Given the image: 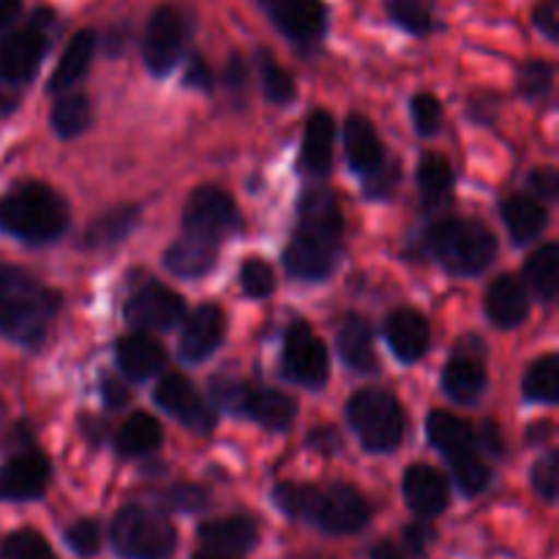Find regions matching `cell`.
Returning a JSON list of instances; mask_svg holds the SVG:
<instances>
[{"instance_id": "1", "label": "cell", "mask_w": 559, "mask_h": 559, "mask_svg": "<svg viewBox=\"0 0 559 559\" xmlns=\"http://www.w3.org/2000/svg\"><path fill=\"white\" fill-rule=\"evenodd\" d=\"M58 309V293L22 267L0 262V336L27 349L41 347Z\"/></svg>"}, {"instance_id": "2", "label": "cell", "mask_w": 559, "mask_h": 559, "mask_svg": "<svg viewBox=\"0 0 559 559\" xmlns=\"http://www.w3.org/2000/svg\"><path fill=\"white\" fill-rule=\"evenodd\" d=\"M69 227V207L44 183H20L0 197V233L22 243H49Z\"/></svg>"}, {"instance_id": "3", "label": "cell", "mask_w": 559, "mask_h": 559, "mask_svg": "<svg viewBox=\"0 0 559 559\" xmlns=\"http://www.w3.org/2000/svg\"><path fill=\"white\" fill-rule=\"evenodd\" d=\"M424 243L445 271L459 276H475L486 271L497 254V238L489 227L473 218H440L426 229Z\"/></svg>"}, {"instance_id": "4", "label": "cell", "mask_w": 559, "mask_h": 559, "mask_svg": "<svg viewBox=\"0 0 559 559\" xmlns=\"http://www.w3.org/2000/svg\"><path fill=\"white\" fill-rule=\"evenodd\" d=\"M426 435H429L431 445L451 464L453 480L464 495H480L489 486V467L480 462L478 442H475V431L469 429V424H464L456 415L437 409L426 420Z\"/></svg>"}, {"instance_id": "5", "label": "cell", "mask_w": 559, "mask_h": 559, "mask_svg": "<svg viewBox=\"0 0 559 559\" xmlns=\"http://www.w3.org/2000/svg\"><path fill=\"white\" fill-rule=\"evenodd\" d=\"M347 420L358 435L360 445L371 453H388L399 448L407 431V418H404L402 404L396 396L380 388L358 391L347 404Z\"/></svg>"}, {"instance_id": "6", "label": "cell", "mask_w": 559, "mask_h": 559, "mask_svg": "<svg viewBox=\"0 0 559 559\" xmlns=\"http://www.w3.org/2000/svg\"><path fill=\"white\" fill-rule=\"evenodd\" d=\"M109 538L112 549L123 559H167L178 544L173 522L142 506L120 508Z\"/></svg>"}, {"instance_id": "7", "label": "cell", "mask_w": 559, "mask_h": 559, "mask_svg": "<svg viewBox=\"0 0 559 559\" xmlns=\"http://www.w3.org/2000/svg\"><path fill=\"white\" fill-rule=\"evenodd\" d=\"M211 396L227 413L246 415V418L257 420V424L273 431L287 429L295 420V413H298V404L287 393L246 385V382L235 380H213Z\"/></svg>"}, {"instance_id": "8", "label": "cell", "mask_w": 559, "mask_h": 559, "mask_svg": "<svg viewBox=\"0 0 559 559\" xmlns=\"http://www.w3.org/2000/svg\"><path fill=\"white\" fill-rule=\"evenodd\" d=\"M191 36V20L178 5H158L142 33V60L153 76H167L180 63Z\"/></svg>"}, {"instance_id": "9", "label": "cell", "mask_w": 559, "mask_h": 559, "mask_svg": "<svg viewBox=\"0 0 559 559\" xmlns=\"http://www.w3.org/2000/svg\"><path fill=\"white\" fill-rule=\"evenodd\" d=\"M371 508L358 489L347 484H333L328 489L311 491L306 522L328 535H353L369 524Z\"/></svg>"}, {"instance_id": "10", "label": "cell", "mask_w": 559, "mask_h": 559, "mask_svg": "<svg viewBox=\"0 0 559 559\" xmlns=\"http://www.w3.org/2000/svg\"><path fill=\"white\" fill-rule=\"evenodd\" d=\"M238 227V205H235L227 191L216 189V186H202L186 202L183 235H189V238L202 240V243H211L218 249V243Z\"/></svg>"}, {"instance_id": "11", "label": "cell", "mask_w": 559, "mask_h": 559, "mask_svg": "<svg viewBox=\"0 0 559 559\" xmlns=\"http://www.w3.org/2000/svg\"><path fill=\"white\" fill-rule=\"evenodd\" d=\"M328 347L304 322H295L284 336V374L304 388H322L328 382Z\"/></svg>"}, {"instance_id": "12", "label": "cell", "mask_w": 559, "mask_h": 559, "mask_svg": "<svg viewBox=\"0 0 559 559\" xmlns=\"http://www.w3.org/2000/svg\"><path fill=\"white\" fill-rule=\"evenodd\" d=\"M49 47V33L31 22L0 38V76L5 85H27L38 74Z\"/></svg>"}, {"instance_id": "13", "label": "cell", "mask_w": 559, "mask_h": 559, "mask_svg": "<svg viewBox=\"0 0 559 559\" xmlns=\"http://www.w3.org/2000/svg\"><path fill=\"white\" fill-rule=\"evenodd\" d=\"M126 320L140 331H173L186 320V304L175 289L151 282L129 298Z\"/></svg>"}, {"instance_id": "14", "label": "cell", "mask_w": 559, "mask_h": 559, "mask_svg": "<svg viewBox=\"0 0 559 559\" xmlns=\"http://www.w3.org/2000/svg\"><path fill=\"white\" fill-rule=\"evenodd\" d=\"M267 20L295 44H317L328 31V5L322 0H257Z\"/></svg>"}, {"instance_id": "15", "label": "cell", "mask_w": 559, "mask_h": 559, "mask_svg": "<svg viewBox=\"0 0 559 559\" xmlns=\"http://www.w3.org/2000/svg\"><path fill=\"white\" fill-rule=\"evenodd\" d=\"M153 399H156V404L164 413H169L183 426L200 431V435H207V431L216 426V413H213V407L202 402V396L194 391V385H191L186 377L167 374L158 382L156 391H153Z\"/></svg>"}, {"instance_id": "16", "label": "cell", "mask_w": 559, "mask_h": 559, "mask_svg": "<svg viewBox=\"0 0 559 559\" xmlns=\"http://www.w3.org/2000/svg\"><path fill=\"white\" fill-rule=\"evenodd\" d=\"M338 251H342V243L336 240L295 233L293 243L284 251V267L289 276L300 278V282H322L336 267Z\"/></svg>"}, {"instance_id": "17", "label": "cell", "mask_w": 559, "mask_h": 559, "mask_svg": "<svg viewBox=\"0 0 559 559\" xmlns=\"http://www.w3.org/2000/svg\"><path fill=\"white\" fill-rule=\"evenodd\" d=\"M49 484V462L36 451L16 453L0 467V500H38Z\"/></svg>"}, {"instance_id": "18", "label": "cell", "mask_w": 559, "mask_h": 559, "mask_svg": "<svg viewBox=\"0 0 559 559\" xmlns=\"http://www.w3.org/2000/svg\"><path fill=\"white\" fill-rule=\"evenodd\" d=\"M224 331H227V320H224V311L216 304L197 306L183 325L180 358L186 364H202V360L216 353L224 338Z\"/></svg>"}, {"instance_id": "19", "label": "cell", "mask_w": 559, "mask_h": 559, "mask_svg": "<svg viewBox=\"0 0 559 559\" xmlns=\"http://www.w3.org/2000/svg\"><path fill=\"white\" fill-rule=\"evenodd\" d=\"M385 338L391 344V353L402 364H415L429 349L431 328L426 317L418 314V311L399 309L385 320Z\"/></svg>"}, {"instance_id": "20", "label": "cell", "mask_w": 559, "mask_h": 559, "mask_svg": "<svg viewBox=\"0 0 559 559\" xmlns=\"http://www.w3.org/2000/svg\"><path fill=\"white\" fill-rule=\"evenodd\" d=\"M200 540L207 546V551L238 557L260 544V527L251 516L213 519L200 527Z\"/></svg>"}, {"instance_id": "21", "label": "cell", "mask_w": 559, "mask_h": 559, "mask_svg": "<svg viewBox=\"0 0 559 559\" xmlns=\"http://www.w3.org/2000/svg\"><path fill=\"white\" fill-rule=\"evenodd\" d=\"M404 500L418 516H437V513L445 511L448 500H451L448 480L435 467L415 464L404 473Z\"/></svg>"}, {"instance_id": "22", "label": "cell", "mask_w": 559, "mask_h": 559, "mask_svg": "<svg viewBox=\"0 0 559 559\" xmlns=\"http://www.w3.org/2000/svg\"><path fill=\"white\" fill-rule=\"evenodd\" d=\"M486 314L497 328H519L530 314V298L516 276H500L486 295Z\"/></svg>"}, {"instance_id": "23", "label": "cell", "mask_w": 559, "mask_h": 559, "mask_svg": "<svg viewBox=\"0 0 559 559\" xmlns=\"http://www.w3.org/2000/svg\"><path fill=\"white\" fill-rule=\"evenodd\" d=\"M344 147H347L349 164H353V169L360 178L374 173L385 162V147H382L371 120L364 118V115H353L344 123Z\"/></svg>"}, {"instance_id": "24", "label": "cell", "mask_w": 559, "mask_h": 559, "mask_svg": "<svg viewBox=\"0 0 559 559\" xmlns=\"http://www.w3.org/2000/svg\"><path fill=\"white\" fill-rule=\"evenodd\" d=\"M98 47V36L93 31H80L71 36V41L66 44L63 55H60L58 66H55L52 76H49V93H63L71 85L82 80L91 69L93 52Z\"/></svg>"}, {"instance_id": "25", "label": "cell", "mask_w": 559, "mask_h": 559, "mask_svg": "<svg viewBox=\"0 0 559 559\" xmlns=\"http://www.w3.org/2000/svg\"><path fill=\"white\" fill-rule=\"evenodd\" d=\"M118 366L126 377L131 380H151L167 364V355H164L162 344L153 342V338L134 333V336H126L118 342Z\"/></svg>"}, {"instance_id": "26", "label": "cell", "mask_w": 559, "mask_h": 559, "mask_svg": "<svg viewBox=\"0 0 559 559\" xmlns=\"http://www.w3.org/2000/svg\"><path fill=\"white\" fill-rule=\"evenodd\" d=\"M216 246L202 243V240L183 235V238L175 240V243L164 251V267L180 278H200L216 265Z\"/></svg>"}, {"instance_id": "27", "label": "cell", "mask_w": 559, "mask_h": 559, "mask_svg": "<svg viewBox=\"0 0 559 559\" xmlns=\"http://www.w3.org/2000/svg\"><path fill=\"white\" fill-rule=\"evenodd\" d=\"M338 355H342L344 364L349 366L358 374H371L377 369V355H374V342H371V331L366 325V320L360 317H347V322L338 331Z\"/></svg>"}, {"instance_id": "28", "label": "cell", "mask_w": 559, "mask_h": 559, "mask_svg": "<svg viewBox=\"0 0 559 559\" xmlns=\"http://www.w3.org/2000/svg\"><path fill=\"white\" fill-rule=\"evenodd\" d=\"M333 136H336V123L328 112H314L306 123L304 134V167L314 175H325L333 162Z\"/></svg>"}, {"instance_id": "29", "label": "cell", "mask_w": 559, "mask_h": 559, "mask_svg": "<svg viewBox=\"0 0 559 559\" xmlns=\"http://www.w3.org/2000/svg\"><path fill=\"white\" fill-rule=\"evenodd\" d=\"M486 371L473 358H453L442 371V391L459 404H475L486 391Z\"/></svg>"}, {"instance_id": "30", "label": "cell", "mask_w": 559, "mask_h": 559, "mask_svg": "<svg viewBox=\"0 0 559 559\" xmlns=\"http://www.w3.org/2000/svg\"><path fill=\"white\" fill-rule=\"evenodd\" d=\"M162 424L147 413H134L123 426H120L118 437H115V448L120 456H147V453L158 451L162 445Z\"/></svg>"}, {"instance_id": "31", "label": "cell", "mask_w": 559, "mask_h": 559, "mask_svg": "<svg viewBox=\"0 0 559 559\" xmlns=\"http://www.w3.org/2000/svg\"><path fill=\"white\" fill-rule=\"evenodd\" d=\"M502 218H506V227L516 246L533 243L546 229L544 205L538 200H530V197H511L502 205Z\"/></svg>"}, {"instance_id": "32", "label": "cell", "mask_w": 559, "mask_h": 559, "mask_svg": "<svg viewBox=\"0 0 559 559\" xmlns=\"http://www.w3.org/2000/svg\"><path fill=\"white\" fill-rule=\"evenodd\" d=\"M530 289L538 295L544 304H555L559 293V249L555 243H546L535 251L524 265Z\"/></svg>"}, {"instance_id": "33", "label": "cell", "mask_w": 559, "mask_h": 559, "mask_svg": "<svg viewBox=\"0 0 559 559\" xmlns=\"http://www.w3.org/2000/svg\"><path fill=\"white\" fill-rule=\"evenodd\" d=\"M136 218H140V207L134 205H120L115 211L102 213L98 218H93L91 227L85 229V246L98 249V246H112L118 240H123L126 235L134 229Z\"/></svg>"}, {"instance_id": "34", "label": "cell", "mask_w": 559, "mask_h": 559, "mask_svg": "<svg viewBox=\"0 0 559 559\" xmlns=\"http://www.w3.org/2000/svg\"><path fill=\"white\" fill-rule=\"evenodd\" d=\"M418 186H420V197L429 207L445 205L448 197L453 191V169L451 164L445 162L437 153H426L418 164Z\"/></svg>"}, {"instance_id": "35", "label": "cell", "mask_w": 559, "mask_h": 559, "mask_svg": "<svg viewBox=\"0 0 559 559\" xmlns=\"http://www.w3.org/2000/svg\"><path fill=\"white\" fill-rule=\"evenodd\" d=\"M91 98L85 93H69V96H60L55 102L52 112H49V123H52V131L63 140H71V136H80L82 131L91 126Z\"/></svg>"}, {"instance_id": "36", "label": "cell", "mask_w": 559, "mask_h": 559, "mask_svg": "<svg viewBox=\"0 0 559 559\" xmlns=\"http://www.w3.org/2000/svg\"><path fill=\"white\" fill-rule=\"evenodd\" d=\"M385 14L413 36H429L435 31V0H385Z\"/></svg>"}, {"instance_id": "37", "label": "cell", "mask_w": 559, "mask_h": 559, "mask_svg": "<svg viewBox=\"0 0 559 559\" xmlns=\"http://www.w3.org/2000/svg\"><path fill=\"white\" fill-rule=\"evenodd\" d=\"M524 396L530 402L557 404L559 402V360L557 355H544L535 360L524 374Z\"/></svg>"}, {"instance_id": "38", "label": "cell", "mask_w": 559, "mask_h": 559, "mask_svg": "<svg viewBox=\"0 0 559 559\" xmlns=\"http://www.w3.org/2000/svg\"><path fill=\"white\" fill-rule=\"evenodd\" d=\"M257 66H260L262 91H265L267 102L278 104V107L293 102L295 93H298L293 74H289L284 66H278L276 58H273L267 49H260V52H257Z\"/></svg>"}, {"instance_id": "39", "label": "cell", "mask_w": 559, "mask_h": 559, "mask_svg": "<svg viewBox=\"0 0 559 559\" xmlns=\"http://www.w3.org/2000/svg\"><path fill=\"white\" fill-rule=\"evenodd\" d=\"M0 559H58L52 546L36 530H16L0 546Z\"/></svg>"}, {"instance_id": "40", "label": "cell", "mask_w": 559, "mask_h": 559, "mask_svg": "<svg viewBox=\"0 0 559 559\" xmlns=\"http://www.w3.org/2000/svg\"><path fill=\"white\" fill-rule=\"evenodd\" d=\"M551 85H555V69L546 60H530L519 69V91L530 102H540L549 96Z\"/></svg>"}, {"instance_id": "41", "label": "cell", "mask_w": 559, "mask_h": 559, "mask_svg": "<svg viewBox=\"0 0 559 559\" xmlns=\"http://www.w3.org/2000/svg\"><path fill=\"white\" fill-rule=\"evenodd\" d=\"M66 544L76 557H96L102 549V527L93 519H80L66 530Z\"/></svg>"}, {"instance_id": "42", "label": "cell", "mask_w": 559, "mask_h": 559, "mask_svg": "<svg viewBox=\"0 0 559 559\" xmlns=\"http://www.w3.org/2000/svg\"><path fill=\"white\" fill-rule=\"evenodd\" d=\"M240 284H243V293L251 298H267V295L276 289V276H273V267L262 260H249L240 271Z\"/></svg>"}, {"instance_id": "43", "label": "cell", "mask_w": 559, "mask_h": 559, "mask_svg": "<svg viewBox=\"0 0 559 559\" xmlns=\"http://www.w3.org/2000/svg\"><path fill=\"white\" fill-rule=\"evenodd\" d=\"M409 109H413V123L415 129H418V134H437V129H440L442 123V107L440 102H437V96H431V93H418V96L409 102Z\"/></svg>"}, {"instance_id": "44", "label": "cell", "mask_w": 559, "mask_h": 559, "mask_svg": "<svg viewBox=\"0 0 559 559\" xmlns=\"http://www.w3.org/2000/svg\"><path fill=\"white\" fill-rule=\"evenodd\" d=\"M162 506L173 508V511L180 513H194L202 511L207 506V491L200 489V486H173V489L162 491Z\"/></svg>"}, {"instance_id": "45", "label": "cell", "mask_w": 559, "mask_h": 559, "mask_svg": "<svg viewBox=\"0 0 559 559\" xmlns=\"http://www.w3.org/2000/svg\"><path fill=\"white\" fill-rule=\"evenodd\" d=\"M557 484H559V456L557 453H546V456L538 459L533 467V489L538 491L546 502H555Z\"/></svg>"}, {"instance_id": "46", "label": "cell", "mask_w": 559, "mask_h": 559, "mask_svg": "<svg viewBox=\"0 0 559 559\" xmlns=\"http://www.w3.org/2000/svg\"><path fill=\"white\" fill-rule=\"evenodd\" d=\"M399 183V164L396 162H382L374 173L364 175V191L371 200H388L393 197V189Z\"/></svg>"}, {"instance_id": "47", "label": "cell", "mask_w": 559, "mask_h": 559, "mask_svg": "<svg viewBox=\"0 0 559 559\" xmlns=\"http://www.w3.org/2000/svg\"><path fill=\"white\" fill-rule=\"evenodd\" d=\"M535 27H538L540 33H544L549 41H557L559 38V0H540L538 5H535Z\"/></svg>"}, {"instance_id": "48", "label": "cell", "mask_w": 559, "mask_h": 559, "mask_svg": "<svg viewBox=\"0 0 559 559\" xmlns=\"http://www.w3.org/2000/svg\"><path fill=\"white\" fill-rule=\"evenodd\" d=\"M249 63L240 55H229L227 66H224V85L233 93H243L249 87Z\"/></svg>"}, {"instance_id": "49", "label": "cell", "mask_w": 559, "mask_h": 559, "mask_svg": "<svg viewBox=\"0 0 559 559\" xmlns=\"http://www.w3.org/2000/svg\"><path fill=\"white\" fill-rule=\"evenodd\" d=\"M183 82L189 87H194V91L211 93L213 91V71H211V66H207L205 60L200 58V55H194V58L189 60V69H186Z\"/></svg>"}, {"instance_id": "50", "label": "cell", "mask_w": 559, "mask_h": 559, "mask_svg": "<svg viewBox=\"0 0 559 559\" xmlns=\"http://www.w3.org/2000/svg\"><path fill=\"white\" fill-rule=\"evenodd\" d=\"M530 189H533V194L540 197V200H555L559 194V175L551 167L535 169V173L530 175Z\"/></svg>"}, {"instance_id": "51", "label": "cell", "mask_w": 559, "mask_h": 559, "mask_svg": "<svg viewBox=\"0 0 559 559\" xmlns=\"http://www.w3.org/2000/svg\"><path fill=\"white\" fill-rule=\"evenodd\" d=\"M431 538H435V530L429 524H409V527H404V546H407L409 555L424 557Z\"/></svg>"}, {"instance_id": "52", "label": "cell", "mask_w": 559, "mask_h": 559, "mask_svg": "<svg viewBox=\"0 0 559 559\" xmlns=\"http://www.w3.org/2000/svg\"><path fill=\"white\" fill-rule=\"evenodd\" d=\"M475 442H480L484 445L486 453H491V456H502V435H500V426L491 424V420H486L484 429H480V435H475Z\"/></svg>"}, {"instance_id": "53", "label": "cell", "mask_w": 559, "mask_h": 559, "mask_svg": "<svg viewBox=\"0 0 559 559\" xmlns=\"http://www.w3.org/2000/svg\"><path fill=\"white\" fill-rule=\"evenodd\" d=\"M309 442L314 448H320L322 453H328V456H331V453H336L338 448H342V437L336 435V429H314V431H311Z\"/></svg>"}, {"instance_id": "54", "label": "cell", "mask_w": 559, "mask_h": 559, "mask_svg": "<svg viewBox=\"0 0 559 559\" xmlns=\"http://www.w3.org/2000/svg\"><path fill=\"white\" fill-rule=\"evenodd\" d=\"M102 388H104L102 396H104V404H107V407H123V404L129 402V393H126V388L120 385V382L107 380Z\"/></svg>"}, {"instance_id": "55", "label": "cell", "mask_w": 559, "mask_h": 559, "mask_svg": "<svg viewBox=\"0 0 559 559\" xmlns=\"http://www.w3.org/2000/svg\"><path fill=\"white\" fill-rule=\"evenodd\" d=\"M369 559H407V551L402 546H396L393 540H380V544L371 549Z\"/></svg>"}, {"instance_id": "56", "label": "cell", "mask_w": 559, "mask_h": 559, "mask_svg": "<svg viewBox=\"0 0 559 559\" xmlns=\"http://www.w3.org/2000/svg\"><path fill=\"white\" fill-rule=\"evenodd\" d=\"M22 11V0H0V31L11 27Z\"/></svg>"}, {"instance_id": "57", "label": "cell", "mask_w": 559, "mask_h": 559, "mask_svg": "<svg viewBox=\"0 0 559 559\" xmlns=\"http://www.w3.org/2000/svg\"><path fill=\"white\" fill-rule=\"evenodd\" d=\"M16 104H20V93L14 91V85H0V118H5V115H11L16 109Z\"/></svg>"}, {"instance_id": "58", "label": "cell", "mask_w": 559, "mask_h": 559, "mask_svg": "<svg viewBox=\"0 0 559 559\" xmlns=\"http://www.w3.org/2000/svg\"><path fill=\"white\" fill-rule=\"evenodd\" d=\"M191 559H238V557H227V555H216V551H200V555H194Z\"/></svg>"}, {"instance_id": "59", "label": "cell", "mask_w": 559, "mask_h": 559, "mask_svg": "<svg viewBox=\"0 0 559 559\" xmlns=\"http://www.w3.org/2000/svg\"><path fill=\"white\" fill-rule=\"evenodd\" d=\"M289 559H333V557H325V555H300V557H289Z\"/></svg>"}, {"instance_id": "60", "label": "cell", "mask_w": 559, "mask_h": 559, "mask_svg": "<svg viewBox=\"0 0 559 559\" xmlns=\"http://www.w3.org/2000/svg\"><path fill=\"white\" fill-rule=\"evenodd\" d=\"M5 418V404H3V399H0V420Z\"/></svg>"}, {"instance_id": "61", "label": "cell", "mask_w": 559, "mask_h": 559, "mask_svg": "<svg viewBox=\"0 0 559 559\" xmlns=\"http://www.w3.org/2000/svg\"><path fill=\"white\" fill-rule=\"evenodd\" d=\"M0 85H3V76H0Z\"/></svg>"}]
</instances>
